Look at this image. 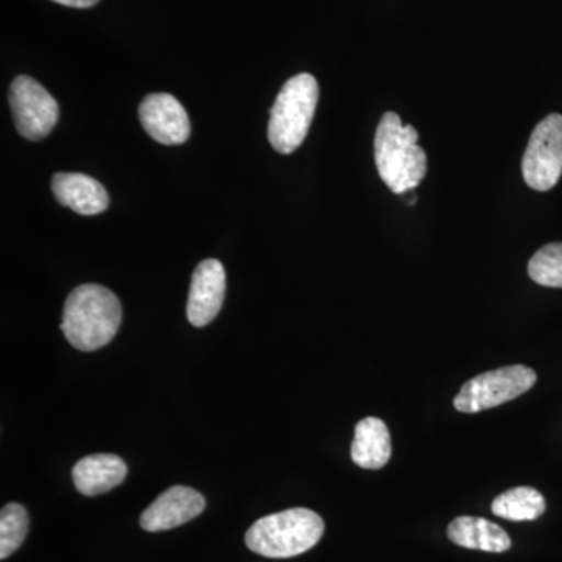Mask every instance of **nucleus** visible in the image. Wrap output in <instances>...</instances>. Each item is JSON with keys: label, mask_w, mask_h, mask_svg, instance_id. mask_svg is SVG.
Returning a JSON list of instances; mask_svg holds the SVG:
<instances>
[{"label": "nucleus", "mask_w": 562, "mask_h": 562, "mask_svg": "<svg viewBox=\"0 0 562 562\" xmlns=\"http://www.w3.org/2000/svg\"><path fill=\"white\" fill-rule=\"evenodd\" d=\"M120 299L101 284H81L70 292L63 308L61 331L81 351L102 349L120 331Z\"/></svg>", "instance_id": "obj_1"}, {"label": "nucleus", "mask_w": 562, "mask_h": 562, "mask_svg": "<svg viewBox=\"0 0 562 562\" xmlns=\"http://www.w3.org/2000/svg\"><path fill=\"white\" fill-rule=\"evenodd\" d=\"M419 133L403 125L397 114H384L375 133V165L380 179L394 194H406L419 187L427 173V155L417 144Z\"/></svg>", "instance_id": "obj_2"}, {"label": "nucleus", "mask_w": 562, "mask_h": 562, "mask_svg": "<svg viewBox=\"0 0 562 562\" xmlns=\"http://www.w3.org/2000/svg\"><path fill=\"white\" fill-rule=\"evenodd\" d=\"M319 514L292 508L257 520L246 535L247 547L266 558H292L308 552L324 535Z\"/></svg>", "instance_id": "obj_3"}, {"label": "nucleus", "mask_w": 562, "mask_h": 562, "mask_svg": "<svg viewBox=\"0 0 562 562\" xmlns=\"http://www.w3.org/2000/svg\"><path fill=\"white\" fill-rule=\"evenodd\" d=\"M319 102V85L312 74H299L281 88L271 110L269 143L279 154L299 149L308 135Z\"/></svg>", "instance_id": "obj_4"}, {"label": "nucleus", "mask_w": 562, "mask_h": 562, "mask_svg": "<svg viewBox=\"0 0 562 562\" xmlns=\"http://www.w3.org/2000/svg\"><path fill=\"white\" fill-rule=\"evenodd\" d=\"M538 375L524 364L506 366L495 371L473 376L454 397V408L460 413L475 414L501 406L520 397L535 386Z\"/></svg>", "instance_id": "obj_5"}, {"label": "nucleus", "mask_w": 562, "mask_h": 562, "mask_svg": "<svg viewBox=\"0 0 562 562\" xmlns=\"http://www.w3.org/2000/svg\"><path fill=\"white\" fill-rule=\"evenodd\" d=\"M524 179L536 191H550L562 176V116L553 113L536 125L522 160Z\"/></svg>", "instance_id": "obj_6"}, {"label": "nucleus", "mask_w": 562, "mask_h": 562, "mask_svg": "<svg viewBox=\"0 0 562 562\" xmlns=\"http://www.w3.org/2000/svg\"><path fill=\"white\" fill-rule=\"evenodd\" d=\"M10 106L16 131L25 139L46 138L58 121V103L32 77L20 76L11 83Z\"/></svg>", "instance_id": "obj_7"}, {"label": "nucleus", "mask_w": 562, "mask_h": 562, "mask_svg": "<svg viewBox=\"0 0 562 562\" xmlns=\"http://www.w3.org/2000/svg\"><path fill=\"white\" fill-rule=\"evenodd\" d=\"M139 121L151 139L179 146L191 135V122L181 103L171 94H149L139 105Z\"/></svg>", "instance_id": "obj_8"}, {"label": "nucleus", "mask_w": 562, "mask_h": 562, "mask_svg": "<svg viewBox=\"0 0 562 562\" xmlns=\"http://www.w3.org/2000/svg\"><path fill=\"white\" fill-rule=\"evenodd\" d=\"M205 505L201 492L192 487H169L140 514V527L150 532L172 530L201 516Z\"/></svg>", "instance_id": "obj_9"}, {"label": "nucleus", "mask_w": 562, "mask_h": 562, "mask_svg": "<svg viewBox=\"0 0 562 562\" xmlns=\"http://www.w3.org/2000/svg\"><path fill=\"white\" fill-rule=\"evenodd\" d=\"M225 269L221 261L203 260L192 273L187 316L194 327H205L220 314L224 305Z\"/></svg>", "instance_id": "obj_10"}, {"label": "nucleus", "mask_w": 562, "mask_h": 562, "mask_svg": "<svg viewBox=\"0 0 562 562\" xmlns=\"http://www.w3.org/2000/svg\"><path fill=\"white\" fill-rule=\"evenodd\" d=\"M52 192L63 206L83 214L94 216L109 209V192L101 181L77 172H58L52 179Z\"/></svg>", "instance_id": "obj_11"}, {"label": "nucleus", "mask_w": 562, "mask_h": 562, "mask_svg": "<svg viewBox=\"0 0 562 562\" xmlns=\"http://www.w3.org/2000/svg\"><path fill=\"white\" fill-rule=\"evenodd\" d=\"M127 465L116 454L98 453L74 465L72 480L77 491L87 497L105 494L124 483Z\"/></svg>", "instance_id": "obj_12"}, {"label": "nucleus", "mask_w": 562, "mask_h": 562, "mask_svg": "<svg viewBox=\"0 0 562 562\" xmlns=\"http://www.w3.org/2000/svg\"><path fill=\"white\" fill-rule=\"evenodd\" d=\"M450 541L464 549L503 553L512 549L508 532L483 517L461 516L447 528Z\"/></svg>", "instance_id": "obj_13"}, {"label": "nucleus", "mask_w": 562, "mask_h": 562, "mask_svg": "<svg viewBox=\"0 0 562 562\" xmlns=\"http://www.w3.org/2000/svg\"><path fill=\"white\" fill-rule=\"evenodd\" d=\"M351 460L362 469H382L391 460V435L379 417H366L355 427Z\"/></svg>", "instance_id": "obj_14"}, {"label": "nucleus", "mask_w": 562, "mask_h": 562, "mask_svg": "<svg viewBox=\"0 0 562 562\" xmlns=\"http://www.w3.org/2000/svg\"><path fill=\"white\" fill-rule=\"evenodd\" d=\"M546 498L535 487L519 486L503 492L492 502V513L513 522L536 520L546 513Z\"/></svg>", "instance_id": "obj_15"}, {"label": "nucleus", "mask_w": 562, "mask_h": 562, "mask_svg": "<svg viewBox=\"0 0 562 562\" xmlns=\"http://www.w3.org/2000/svg\"><path fill=\"white\" fill-rule=\"evenodd\" d=\"M29 514L20 503H9L0 513V560L16 552L27 538Z\"/></svg>", "instance_id": "obj_16"}, {"label": "nucleus", "mask_w": 562, "mask_h": 562, "mask_svg": "<svg viewBox=\"0 0 562 562\" xmlns=\"http://www.w3.org/2000/svg\"><path fill=\"white\" fill-rule=\"evenodd\" d=\"M528 276L535 283L547 288H562V243H552L532 255Z\"/></svg>", "instance_id": "obj_17"}, {"label": "nucleus", "mask_w": 562, "mask_h": 562, "mask_svg": "<svg viewBox=\"0 0 562 562\" xmlns=\"http://www.w3.org/2000/svg\"><path fill=\"white\" fill-rule=\"evenodd\" d=\"M54 2L61 3V5L72 7V9H90L94 7L99 0H54Z\"/></svg>", "instance_id": "obj_18"}]
</instances>
